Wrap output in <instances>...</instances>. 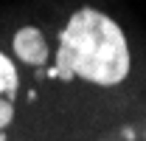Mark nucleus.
Here are the masks:
<instances>
[{
    "label": "nucleus",
    "mask_w": 146,
    "mask_h": 141,
    "mask_svg": "<svg viewBox=\"0 0 146 141\" xmlns=\"http://www.w3.org/2000/svg\"><path fill=\"white\" fill-rule=\"evenodd\" d=\"M51 76L112 88L129 76V45L121 26L104 11L79 9L59 34V51Z\"/></svg>",
    "instance_id": "1"
},
{
    "label": "nucleus",
    "mask_w": 146,
    "mask_h": 141,
    "mask_svg": "<svg viewBox=\"0 0 146 141\" xmlns=\"http://www.w3.org/2000/svg\"><path fill=\"white\" fill-rule=\"evenodd\" d=\"M11 48H14V54H17L23 62H28V65H42V62H48V42H45L42 31L34 28V26L20 28L17 34H14Z\"/></svg>",
    "instance_id": "2"
},
{
    "label": "nucleus",
    "mask_w": 146,
    "mask_h": 141,
    "mask_svg": "<svg viewBox=\"0 0 146 141\" xmlns=\"http://www.w3.org/2000/svg\"><path fill=\"white\" fill-rule=\"evenodd\" d=\"M17 90V70L14 62L0 51V96H11Z\"/></svg>",
    "instance_id": "3"
},
{
    "label": "nucleus",
    "mask_w": 146,
    "mask_h": 141,
    "mask_svg": "<svg viewBox=\"0 0 146 141\" xmlns=\"http://www.w3.org/2000/svg\"><path fill=\"white\" fill-rule=\"evenodd\" d=\"M11 116H14V110H11V102H9V96H0V130H3L6 124L11 122Z\"/></svg>",
    "instance_id": "4"
}]
</instances>
